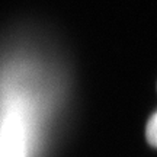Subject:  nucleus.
<instances>
[{
	"instance_id": "obj_2",
	"label": "nucleus",
	"mask_w": 157,
	"mask_h": 157,
	"mask_svg": "<svg viewBox=\"0 0 157 157\" xmlns=\"http://www.w3.org/2000/svg\"><path fill=\"white\" fill-rule=\"evenodd\" d=\"M146 135H147V141L151 146L157 147V112L150 118V121L147 124Z\"/></svg>"
},
{
	"instance_id": "obj_1",
	"label": "nucleus",
	"mask_w": 157,
	"mask_h": 157,
	"mask_svg": "<svg viewBox=\"0 0 157 157\" xmlns=\"http://www.w3.org/2000/svg\"><path fill=\"white\" fill-rule=\"evenodd\" d=\"M28 125L21 96L7 80L0 84V157H26Z\"/></svg>"
}]
</instances>
